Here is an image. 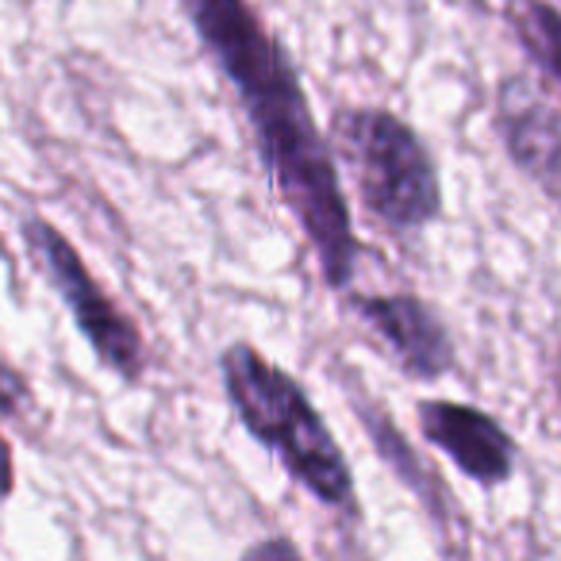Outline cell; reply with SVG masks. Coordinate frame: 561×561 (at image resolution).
<instances>
[{"instance_id": "6da1fadb", "label": "cell", "mask_w": 561, "mask_h": 561, "mask_svg": "<svg viewBox=\"0 0 561 561\" xmlns=\"http://www.w3.org/2000/svg\"><path fill=\"white\" fill-rule=\"evenodd\" d=\"M204 55L231 85L247 127L254 135L257 162L277 201L312 247L323 280L346 293L358 277L362 247L346 204L343 170L328 131L312 116V101L300 81L289 47L277 39L250 0H181Z\"/></svg>"}, {"instance_id": "7a4b0ae2", "label": "cell", "mask_w": 561, "mask_h": 561, "mask_svg": "<svg viewBox=\"0 0 561 561\" xmlns=\"http://www.w3.org/2000/svg\"><path fill=\"white\" fill-rule=\"evenodd\" d=\"M219 377H224L234 420L277 461L280 473L320 507L354 519L362 504L351 458L343 454L335 431L305 385L247 339L219 354Z\"/></svg>"}, {"instance_id": "3957f363", "label": "cell", "mask_w": 561, "mask_h": 561, "mask_svg": "<svg viewBox=\"0 0 561 561\" xmlns=\"http://www.w3.org/2000/svg\"><path fill=\"white\" fill-rule=\"evenodd\" d=\"M328 142L339 170L351 173L362 211L392 239H412L438 224L443 173L423 135L385 104H339Z\"/></svg>"}, {"instance_id": "277c9868", "label": "cell", "mask_w": 561, "mask_h": 561, "mask_svg": "<svg viewBox=\"0 0 561 561\" xmlns=\"http://www.w3.org/2000/svg\"><path fill=\"white\" fill-rule=\"evenodd\" d=\"M24 239L96 358L124 381H139L147 374V343L139 323L104 293V285L81 262L78 247L43 216L24 219Z\"/></svg>"}, {"instance_id": "5b68a950", "label": "cell", "mask_w": 561, "mask_h": 561, "mask_svg": "<svg viewBox=\"0 0 561 561\" xmlns=\"http://www.w3.org/2000/svg\"><path fill=\"white\" fill-rule=\"evenodd\" d=\"M354 320L385 346L408 381H443L458 369V346L431 300L420 293H354L346 297Z\"/></svg>"}, {"instance_id": "8992f818", "label": "cell", "mask_w": 561, "mask_h": 561, "mask_svg": "<svg viewBox=\"0 0 561 561\" xmlns=\"http://www.w3.org/2000/svg\"><path fill=\"white\" fill-rule=\"evenodd\" d=\"M415 427L423 443L450 458V466L481 489H500L515 477L519 443L484 408L466 404V400L423 397L415 400Z\"/></svg>"}, {"instance_id": "52a82bcc", "label": "cell", "mask_w": 561, "mask_h": 561, "mask_svg": "<svg viewBox=\"0 0 561 561\" xmlns=\"http://www.w3.org/2000/svg\"><path fill=\"white\" fill-rule=\"evenodd\" d=\"M496 131L512 165L561 211V104L527 73L504 78L496 89Z\"/></svg>"}, {"instance_id": "ba28073f", "label": "cell", "mask_w": 561, "mask_h": 561, "mask_svg": "<svg viewBox=\"0 0 561 561\" xmlns=\"http://www.w3.org/2000/svg\"><path fill=\"white\" fill-rule=\"evenodd\" d=\"M523 58L535 66L542 89L561 104V4L553 0H512L504 12Z\"/></svg>"}, {"instance_id": "9c48e42d", "label": "cell", "mask_w": 561, "mask_h": 561, "mask_svg": "<svg viewBox=\"0 0 561 561\" xmlns=\"http://www.w3.org/2000/svg\"><path fill=\"white\" fill-rule=\"evenodd\" d=\"M0 412L4 415L32 412V389H27V381L4 358H0Z\"/></svg>"}, {"instance_id": "30bf717a", "label": "cell", "mask_w": 561, "mask_h": 561, "mask_svg": "<svg viewBox=\"0 0 561 561\" xmlns=\"http://www.w3.org/2000/svg\"><path fill=\"white\" fill-rule=\"evenodd\" d=\"M273 553H280V558H300V546L293 542V538H265V542L247 546L242 558H273Z\"/></svg>"}, {"instance_id": "8fae6325", "label": "cell", "mask_w": 561, "mask_h": 561, "mask_svg": "<svg viewBox=\"0 0 561 561\" xmlns=\"http://www.w3.org/2000/svg\"><path fill=\"white\" fill-rule=\"evenodd\" d=\"M12 484H16V473H12V450H9V443L0 438V496H9Z\"/></svg>"}, {"instance_id": "7c38bea8", "label": "cell", "mask_w": 561, "mask_h": 561, "mask_svg": "<svg viewBox=\"0 0 561 561\" xmlns=\"http://www.w3.org/2000/svg\"><path fill=\"white\" fill-rule=\"evenodd\" d=\"M553 397H558V408H561V346L553 354Z\"/></svg>"}]
</instances>
